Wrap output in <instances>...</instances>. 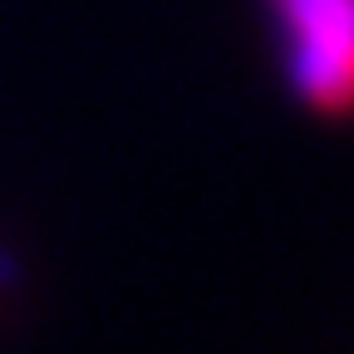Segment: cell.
I'll return each instance as SVG.
<instances>
[{
    "label": "cell",
    "mask_w": 354,
    "mask_h": 354,
    "mask_svg": "<svg viewBox=\"0 0 354 354\" xmlns=\"http://www.w3.org/2000/svg\"><path fill=\"white\" fill-rule=\"evenodd\" d=\"M271 15L281 69L305 109L354 113V0H261Z\"/></svg>",
    "instance_id": "1"
}]
</instances>
